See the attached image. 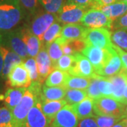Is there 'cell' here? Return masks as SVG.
I'll return each mask as SVG.
<instances>
[{"mask_svg":"<svg viewBox=\"0 0 127 127\" xmlns=\"http://www.w3.org/2000/svg\"><path fill=\"white\" fill-rule=\"evenodd\" d=\"M25 16L18 0H0V32L16 29Z\"/></svg>","mask_w":127,"mask_h":127,"instance_id":"cell-1","label":"cell"},{"mask_svg":"<svg viewBox=\"0 0 127 127\" xmlns=\"http://www.w3.org/2000/svg\"><path fill=\"white\" fill-rule=\"evenodd\" d=\"M125 106V104L109 96H101L93 100V111L97 115L127 117Z\"/></svg>","mask_w":127,"mask_h":127,"instance_id":"cell-2","label":"cell"},{"mask_svg":"<svg viewBox=\"0 0 127 127\" xmlns=\"http://www.w3.org/2000/svg\"><path fill=\"white\" fill-rule=\"evenodd\" d=\"M40 97L41 95H36L28 88L19 104L11 110L16 127H23L30 109Z\"/></svg>","mask_w":127,"mask_h":127,"instance_id":"cell-3","label":"cell"},{"mask_svg":"<svg viewBox=\"0 0 127 127\" xmlns=\"http://www.w3.org/2000/svg\"><path fill=\"white\" fill-rule=\"evenodd\" d=\"M58 21L57 14L49 13L47 11H42L32 14V17L29 21L28 26L32 34L37 36L40 40H43V35L52 23ZM43 43V42H42Z\"/></svg>","mask_w":127,"mask_h":127,"instance_id":"cell-4","label":"cell"},{"mask_svg":"<svg viewBox=\"0 0 127 127\" xmlns=\"http://www.w3.org/2000/svg\"><path fill=\"white\" fill-rule=\"evenodd\" d=\"M89 9L76 4L70 0L64 3L57 16V20L64 24H73L81 22L83 16Z\"/></svg>","mask_w":127,"mask_h":127,"instance_id":"cell-5","label":"cell"},{"mask_svg":"<svg viewBox=\"0 0 127 127\" xmlns=\"http://www.w3.org/2000/svg\"><path fill=\"white\" fill-rule=\"evenodd\" d=\"M84 40L87 45L98 47L104 50L113 45L111 40V32L106 28H87Z\"/></svg>","mask_w":127,"mask_h":127,"instance_id":"cell-6","label":"cell"},{"mask_svg":"<svg viewBox=\"0 0 127 127\" xmlns=\"http://www.w3.org/2000/svg\"><path fill=\"white\" fill-rule=\"evenodd\" d=\"M80 23L83 26L90 28H106L111 29L113 21L100 9L91 8L85 13Z\"/></svg>","mask_w":127,"mask_h":127,"instance_id":"cell-7","label":"cell"},{"mask_svg":"<svg viewBox=\"0 0 127 127\" xmlns=\"http://www.w3.org/2000/svg\"><path fill=\"white\" fill-rule=\"evenodd\" d=\"M9 47L15 53L19 55L23 60L28 57L27 48L21 35L19 28L13 31L3 32L2 45Z\"/></svg>","mask_w":127,"mask_h":127,"instance_id":"cell-8","label":"cell"},{"mask_svg":"<svg viewBox=\"0 0 127 127\" xmlns=\"http://www.w3.org/2000/svg\"><path fill=\"white\" fill-rule=\"evenodd\" d=\"M6 79V86L11 88H28L31 84V79L23 62L13 66Z\"/></svg>","mask_w":127,"mask_h":127,"instance_id":"cell-9","label":"cell"},{"mask_svg":"<svg viewBox=\"0 0 127 127\" xmlns=\"http://www.w3.org/2000/svg\"><path fill=\"white\" fill-rule=\"evenodd\" d=\"M74 62L73 66L68 72L70 75L81 76V77L91 78L95 74V69L91 62L86 56L78 52L73 55Z\"/></svg>","mask_w":127,"mask_h":127,"instance_id":"cell-10","label":"cell"},{"mask_svg":"<svg viewBox=\"0 0 127 127\" xmlns=\"http://www.w3.org/2000/svg\"><path fill=\"white\" fill-rule=\"evenodd\" d=\"M52 122L42 112L40 99L30 109L23 127H50Z\"/></svg>","mask_w":127,"mask_h":127,"instance_id":"cell-11","label":"cell"},{"mask_svg":"<svg viewBox=\"0 0 127 127\" xmlns=\"http://www.w3.org/2000/svg\"><path fill=\"white\" fill-rule=\"evenodd\" d=\"M112 48V47L107 50H104L98 47L86 45L82 50L81 53L91 62L95 72L103 66Z\"/></svg>","mask_w":127,"mask_h":127,"instance_id":"cell-12","label":"cell"},{"mask_svg":"<svg viewBox=\"0 0 127 127\" xmlns=\"http://www.w3.org/2000/svg\"><path fill=\"white\" fill-rule=\"evenodd\" d=\"M78 119L71 104H66L55 115L52 127H78Z\"/></svg>","mask_w":127,"mask_h":127,"instance_id":"cell-13","label":"cell"},{"mask_svg":"<svg viewBox=\"0 0 127 127\" xmlns=\"http://www.w3.org/2000/svg\"><path fill=\"white\" fill-rule=\"evenodd\" d=\"M122 68V60L112 45V48L110 50L109 56L103 66L95 71V74L102 77H110L119 73Z\"/></svg>","mask_w":127,"mask_h":127,"instance_id":"cell-14","label":"cell"},{"mask_svg":"<svg viewBox=\"0 0 127 127\" xmlns=\"http://www.w3.org/2000/svg\"><path fill=\"white\" fill-rule=\"evenodd\" d=\"M87 28L83 25L73 23L64 25L60 33V36L56 40L63 45L68 41L84 40Z\"/></svg>","mask_w":127,"mask_h":127,"instance_id":"cell-15","label":"cell"},{"mask_svg":"<svg viewBox=\"0 0 127 127\" xmlns=\"http://www.w3.org/2000/svg\"><path fill=\"white\" fill-rule=\"evenodd\" d=\"M35 61L40 80L42 83L45 79L50 75V73L55 69L45 45H42L40 52L35 57Z\"/></svg>","mask_w":127,"mask_h":127,"instance_id":"cell-16","label":"cell"},{"mask_svg":"<svg viewBox=\"0 0 127 127\" xmlns=\"http://www.w3.org/2000/svg\"><path fill=\"white\" fill-rule=\"evenodd\" d=\"M21 35L27 48L28 56L35 58L40 52L43 43L40 39L32 34L26 26L19 28Z\"/></svg>","mask_w":127,"mask_h":127,"instance_id":"cell-17","label":"cell"},{"mask_svg":"<svg viewBox=\"0 0 127 127\" xmlns=\"http://www.w3.org/2000/svg\"><path fill=\"white\" fill-rule=\"evenodd\" d=\"M0 52L2 55L4 59V66L1 78L2 79H6L9 73L13 66L18 64L23 63L24 60L19 55L6 46L0 45Z\"/></svg>","mask_w":127,"mask_h":127,"instance_id":"cell-18","label":"cell"},{"mask_svg":"<svg viewBox=\"0 0 127 127\" xmlns=\"http://www.w3.org/2000/svg\"><path fill=\"white\" fill-rule=\"evenodd\" d=\"M28 88H9L4 94L0 95V100H2L5 106L11 111L19 104Z\"/></svg>","mask_w":127,"mask_h":127,"instance_id":"cell-19","label":"cell"},{"mask_svg":"<svg viewBox=\"0 0 127 127\" xmlns=\"http://www.w3.org/2000/svg\"><path fill=\"white\" fill-rule=\"evenodd\" d=\"M107 78H108L111 81L113 87L112 97L122 103L124 92L127 85V75L126 71L122 68V70L117 74Z\"/></svg>","mask_w":127,"mask_h":127,"instance_id":"cell-20","label":"cell"},{"mask_svg":"<svg viewBox=\"0 0 127 127\" xmlns=\"http://www.w3.org/2000/svg\"><path fill=\"white\" fill-rule=\"evenodd\" d=\"M114 21L127 12V2L116 0L112 4L96 7Z\"/></svg>","mask_w":127,"mask_h":127,"instance_id":"cell-21","label":"cell"},{"mask_svg":"<svg viewBox=\"0 0 127 127\" xmlns=\"http://www.w3.org/2000/svg\"><path fill=\"white\" fill-rule=\"evenodd\" d=\"M71 105L78 120L91 117L95 115L93 111V99L88 96L80 102Z\"/></svg>","mask_w":127,"mask_h":127,"instance_id":"cell-22","label":"cell"},{"mask_svg":"<svg viewBox=\"0 0 127 127\" xmlns=\"http://www.w3.org/2000/svg\"><path fill=\"white\" fill-rule=\"evenodd\" d=\"M67 104L65 100H41V108L42 112L52 122L55 115L60 109Z\"/></svg>","mask_w":127,"mask_h":127,"instance_id":"cell-23","label":"cell"},{"mask_svg":"<svg viewBox=\"0 0 127 127\" xmlns=\"http://www.w3.org/2000/svg\"><path fill=\"white\" fill-rule=\"evenodd\" d=\"M66 88L64 86H47L45 84L42 86L41 100H59L65 97Z\"/></svg>","mask_w":127,"mask_h":127,"instance_id":"cell-24","label":"cell"},{"mask_svg":"<svg viewBox=\"0 0 127 127\" xmlns=\"http://www.w3.org/2000/svg\"><path fill=\"white\" fill-rule=\"evenodd\" d=\"M68 75L67 71L55 68L47 76L45 84L47 86H64Z\"/></svg>","mask_w":127,"mask_h":127,"instance_id":"cell-25","label":"cell"},{"mask_svg":"<svg viewBox=\"0 0 127 127\" xmlns=\"http://www.w3.org/2000/svg\"><path fill=\"white\" fill-rule=\"evenodd\" d=\"M90 78H91L76 76L69 74L64 84V87L66 89L86 90L90 83Z\"/></svg>","mask_w":127,"mask_h":127,"instance_id":"cell-26","label":"cell"},{"mask_svg":"<svg viewBox=\"0 0 127 127\" xmlns=\"http://www.w3.org/2000/svg\"><path fill=\"white\" fill-rule=\"evenodd\" d=\"M111 40L117 46L127 52V28H117L111 32Z\"/></svg>","mask_w":127,"mask_h":127,"instance_id":"cell-27","label":"cell"},{"mask_svg":"<svg viewBox=\"0 0 127 127\" xmlns=\"http://www.w3.org/2000/svg\"><path fill=\"white\" fill-rule=\"evenodd\" d=\"M62 28V26L58 21L52 23L43 35V45H47L55 41L58 37L60 36Z\"/></svg>","mask_w":127,"mask_h":127,"instance_id":"cell-28","label":"cell"},{"mask_svg":"<svg viewBox=\"0 0 127 127\" xmlns=\"http://www.w3.org/2000/svg\"><path fill=\"white\" fill-rule=\"evenodd\" d=\"M87 96L86 90L66 89L64 98L68 104H74L84 100Z\"/></svg>","mask_w":127,"mask_h":127,"instance_id":"cell-29","label":"cell"},{"mask_svg":"<svg viewBox=\"0 0 127 127\" xmlns=\"http://www.w3.org/2000/svg\"><path fill=\"white\" fill-rule=\"evenodd\" d=\"M46 48L47 50L48 55L50 56L53 66L62 56H63V50H62V45L59 43L57 40L53 41L50 44L47 45Z\"/></svg>","mask_w":127,"mask_h":127,"instance_id":"cell-30","label":"cell"},{"mask_svg":"<svg viewBox=\"0 0 127 127\" xmlns=\"http://www.w3.org/2000/svg\"><path fill=\"white\" fill-rule=\"evenodd\" d=\"M99 80H100V76L95 74L93 77L90 78L89 86L86 90L88 97H91L93 100L102 96L99 89V86H98Z\"/></svg>","mask_w":127,"mask_h":127,"instance_id":"cell-31","label":"cell"},{"mask_svg":"<svg viewBox=\"0 0 127 127\" xmlns=\"http://www.w3.org/2000/svg\"><path fill=\"white\" fill-rule=\"evenodd\" d=\"M93 117L99 127H112L120 120L125 117H118L108 115H97L95 114Z\"/></svg>","mask_w":127,"mask_h":127,"instance_id":"cell-32","label":"cell"},{"mask_svg":"<svg viewBox=\"0 0 127 127\" xmlns=\"http://www.w3.org/2000/svg\"><path fill=\"white\" fill-rule=\"evenodd\" d=\"M38 1L46 11L55 14H58L64 3V0H38Z\"/></svg>","mask_w":127,"mask_h":127,"instance_id":"cell-33","label":"cell"},{"mask_svg":"<svg viewBox=\"0 0 127 127\" xmlns=\"http://www.w3.org/2000/svg\"><path fill=\"white\" fill-rule=\"evenodd\" d=\"M0 127H16L12 112L6 106L0 107Z\"/></svg>","mask_w":127,"mask_h":127,"instance_id":"cell-34","label":"cell"},{"mask_svg":"<svg viewBox=\"0 0 127 127\" xmlns=\"http://www.w3.org/2000/svg\"><path fill=\"white\" fill-rule=\"evenodd\" d=\"M24 66L27 69L28 72L29 73L30 78L31 79L32 82H40L39 74L37 72V67L35 59L33 57H30L28 59H26L23 62Z\"/></svg>","mask_w":127,"mask_h":127,"instance_id":"cell-35","label":"cell"},{"mask_svg":"<svg viewBox=\"0 0 127 127\" xmlns=\"http://www.w3.org/2000/svg\"><path fill=\"white\" fill-rule=\"evenodd\" d=\"M73 62H74L73 55H63L54 64V68L64 71H68L73 66Z\"/></svg>","mask_w":127,"mask_h":127,"instance_id":"cell-36","label":"cell"},{"mask_svg":"<svg viewBox=\"0 0 127 127\" xmlns=\"http://www.w3.org/2000/svg\"><path fill=\"white\" fill-rule=\"evenodd\" d=\"M99 89L102 96H109L112 97L113 92V87L111 81L108 78L102 77L100 76L99 80Z\"/></svg>","mask_w":127,"mask_h":127,"instance_id":"cell-37","label":"cell"},{"mask_svg":"<svg viewBox=\"0 0 127 127\" xmlns=\"http://www.w3.org/2000/svg\"><path fill=\"white\" fill-rule=\"evenodd\" d=\"M38 0H18L23 9L27 10L31 14H34L37 9Z\"/></svg>","mask_w":127,"mask_h":127,"instance_id":"cell-38","label":"cell"},{"mask_svg":"<svg viewBox=\"0 0 127 127\" xmlns=\"http://www.w3.org/2000/svg\"><path fill=\"white\" fill-rule=\"evenodd\" d=\"M112 28H114V29L127 28V13L113 21Z\"/></svg>","mask_w":127,"mask_h":127,"instance_id":"cell-39","label":"cell"},{"mask_svg":"<svg viewBox=\"0 0 127 127\" xmlns=\"http://www.w3.org/2000/svg\"><path fill=\"white\" fill-rule=\"evenodd\" d=\"M78 127H99L93 117L80 120Z\"/></svg>","mask_w":127,"mask_h":127,"instance_id":"cell-40","label":"cell"},{"mask_svg":"<svg viewBox=\"0 0 127 127\" xmlns=\"http://www.w3.org/2000/svg\"><path fill=\"white\" fill-rule=\"evenodd\" d=\"M113 48L118 53L120 59L122 60V62L123 65V69L125 70L126 71H127V52H125V51H124L123 50H122L121 48H119L118 47L114 45Z\"/></svg>","mask_w":127,"mask_h":127,"instance_id":"cell-41","label":"cell"},{"mask_svg":"<svg viewBox=\"0 0 127 127\" xmlns=\"http://www.w3.org/2000/svg\"><path fill=\"white\" fill-rule=\"evenodd\" d=\"M70 1L76 3L79 6H81L88 9L93 8L95 6L94 0H70Z\"/></svg>","mask_w":127,"mask_h":127,"instance_id":"cell-42","label":"cell"},{"mask_svg":"<svg viewBox=\"0 0 127 127\" xmlns=\"http://www.w3.org/2000/svg\"><path fill=\"white\" fill-rule=\"evenodd\" d=\"M116 0H95V6L93 8H96L100 6H105V5L110 4L114 2Z\"/></svg>","mask_w":127,"mask_h":127,"instance_id":"cell-43","label":"cell"},{"mask_svg":"<svg viewBox=\"0 0 127 127\" xmlns=\"http://www.w3.org/2000/svg\"><path fill=\"white\" fill-rule=\"evenodd\" d=\"M112 127H127V117L122 119Z\"/></svg>","mask_w":127,"mask_h":127,"instance_id":"cell-44","label":"cell"},{"mask_svg":"<svg viewBox=\"0 0 127 127\" xmlns=\"http://www.w3.org/2000/svg\"><path fill=\"white\" fill-rule=\"evenodd\" d=\"M122 103L125 105H127V85L126 88H125V90L124 92V95H123V100Z\"/></svg>","mask_w":127,"mask_h":127,"instance_id":"cell-45","label":"cell"},{"mask_svg":"<svg viewBox=\"0 0 127 127\" xmlns=\"http://www.w3.org/2000/svg\"><path fill=\"white\" fill-rule=\"evenodd\" d=\"M3 66H4V59H3L2 55L0 52V78L1 76V73H2V70H3Z\"/></svg>","mask_w":127,"mask_h":127,"instance_id":"cell-46","label":"cell"},{"mask_svg":"<svg viewBox=\"0 0 127 127\" xmlns=\"http://www.w3.org/2000/svg\"><path fill=\"white\" fill-rule=\"evenodd\" d=\"M2 40H3V32H0V45H2Z\"/></svg>","mask_w":127,"mask_h":127,"instance_id":"cell-47","label":"cell"},{"mask_svg":"<svg viewBox=\"0 0 127 127\" xmlns=\"http://www.w3.org/2000/svg\"><path fill=\"white\" fill-rule=\"evenodd\" d=\"M2 91H3V86H2L1 83L0 82V95L2 94Z\"/></svg>","mask_w":127,"mask_h":127,"instance_id":"cell-48","label":"cell"},{"mask_svg":"<svg viewBox=\"0 0 127 127\" xmlns=\"http://www.w3.org/2000/svg\"><path fill=\"white\" fill-rule=\"evenodd\" d=\"M119 1H125V2H127V0H119Z\"/></svg>","mask_w":127,"mask_h":127,"instance_id":"cell-49","label":"cell"},{"mask_svg":"<svg viewBox=\"0 0 127 127\" xmlns=\"http://www.w3.org/2000/svg\"><path fill=\"white\" fill-rule=\"evenodd\" d=\"M126 112H127V107H126Z\"/></svg>","mask_w":127,"mask_h":127,"instance_id":"cell-50","label":"cell"},{"mask_svg":"<svg viewBox=\"0 0 127 127\" xmlns=\"http://www.w3.org/2000/svg\"></svg>","mask_w":127,"mask_h":127,"instance_id":"cell-51","label":"cell"},{"mask_svg":"<svg viewBox=\"0 0 127 127\" xmlns=\"http://www.w3.org/2000/svg\"><path fill=\"white\" fill-rule=\"evenodd\" d=\"M124 71H125V70H124ZM126 73H127V71H126Z\"/></svg>","mask_w":127,"mask_h":127,"instance_id":"cell-52","label":"cell"},{"mask_svg":"<svg viewBox=\"0 0 127 127\" xmlns=\"http://www.w3.org/2000/svg\"><path fill=\"white\" fill-rule=\"evenodd\" d=\"M94 1H95V0H94Z\"/></svg>","mask_w":127,"mask_h":127,"instance_id":"cell-53","label":"cell"},{"mask_svg":"<svg viewBox=\"0 0 127 127\" xmlns=\"http://www.w3.org/2000/svg\"></svg>","mask_w":127,"mask_h":127,"instance_id":"cell-54","label":"cell"}]
</instances>
